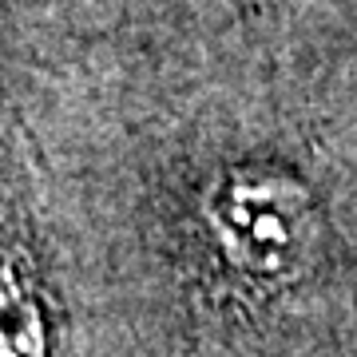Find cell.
<instances>
[{
	"label": "cell",
	"mask_w": 357,
	"mask_h": 357,
	"mask_svg": "<svg viewBox=\"0 0 357 357\" xmlns=\"http://www.w3.org/2000/svg\"><path fill=\"white\" fill-rule=\"evenodd\" d=\"M206 222L230 270L246 282H290L314 250L310 195L278 175H234L211 203Z\"/></svg>",
	"instance_id": "obj_1"
},
{
	"label": "cell",
	"mask_w": 357,
	"mask_h": 357,
	"mask_svg": "<svg viewBox=\"0 0 357 357\" xmlns=\"http://www.w3.org/2000/svg\"><path fill=\"white\" fill-rule=\"evenodd\" d=\"M0 357H48V318L32 258L0 227Z\"/></svg>",
	"instance_id": "obj_2"
}]
</instances>
